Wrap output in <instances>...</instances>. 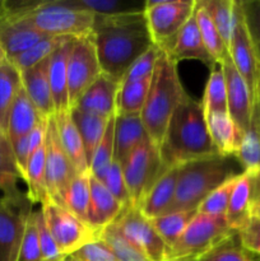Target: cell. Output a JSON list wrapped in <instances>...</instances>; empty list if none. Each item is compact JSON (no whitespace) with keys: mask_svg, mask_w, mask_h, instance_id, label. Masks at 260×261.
<instances>
[{"mask_svg":"<svg viewBox=\"0 0 260 261\" xmlns=\"http://www.w3.org/2000/svg\"><path fill=\"white\" fill-rule=\"evenodd\" d=\"M41 211L51 236L65 256L74 254L76 250L98 237V233L88 224L76 218L65 206L59 205L50 199L41 204Z\"/></svg>","mask_w":260,"mask_h":261,"instance_id":"9","label":"cell"},{"mask_svg":"<svg viewBox=\"0 0 260 261\" xmlns=\"http://www.w3.org/2000/svg\"><path fill=\"white\" fill-rule=\"evenodd\" d=\"M71 256L79 261H117L112 250L99 237L76 250Z\"/></svg>","mask_w":260,"mask_h":261,"instance_id":"49","label":"cell"},{"mask_svg":"<svg viewBox=\"0 0 260 261\" xmlns=\"http://www.w3.org/2000/svg\"><path fill=\"white\" fill-rule=\"evenodd\" d=\"M92 38L102 73L117 82L138 58L154 46L144 13L114 18L94 15Z\"/></svg>","mask_w":260,"mask_h":261,"instance_id":"1","label":"cell"},{"mask_svg":"<svg viewBox=\"0 0 260 261\" xmlns=\"http://www.w3.org/2000/svg\"><path fill=\"white\" fill-rule=\"evenodd\" d=\"M13 152H14L15 161H17L18 168H19L20 173H22V180L24 178V173L27 171L28 162L31 158L30 152V140H28V135L20 137L18 139L12 140Z\"/></svg>","mask_w":260,"mask_h":261,"instance_id":"52","label":"cell"},{"mask_svg":"<svg viewBox=\"0 0 260 261\" xmlns=\"http://www.w3.org/2000/svg\"><path fill=\"white\" fill-rule=\"evenodd\" d=\"M24 14L46 36L81 38L92 35L93 31V13L78 7L71 0L25 4Z\"/></svg>","mask_w":260,"mask_h":261,"instance_id":"5","label":"cell"},{"mask_svg":"<svg viewBox=\"0 0 260 261\" xmlns=\"http://www.w3.org/2000/svg\"><path fill=\"white\" fill-rule=\"evenodd\" d=\"M22 88V73L17 66L10 61L0 66V132L5 134L10 109Z\"/></svg>","mask_w":260,"mask_h":261,"instance_id":"29","label":"cell"},{"mask_svg":"<svg viewBox=\"0 0 260 261\" xmlns=\"http://www.w3.org/2000/svg\"><path fill=\"white\" fill-rule=\"evenodd\" d=\"M152 76L137 82H120L116 101V115L140 116L144 109Z\"/></svg>","mask_w":260,"mask_h":261,"instance_id":"32","label":"cell"},{"mask_svg":"<svg viewBox=\"0 0 260 261\" xmlns=\"http://www.w3.org/2000/svg\"><path fill=\"white\" fill-rule=\"evenodd\" d=\"M121 168L134 208H139L152 186L166 171L161 160L160 148L152 140L135 148L122 161Z\"/></svg>","mask_w":260,"mask_h":261,"instance_id":"7","label":"cell"},{"mask_svg":"<svg viewBox=\"0 0 260 261\" xmlns=\"http://www.w3.org/2000/svg\"><path fill=\"white\" fill-rule=\"evenodd\" d=\"M119 87L120 82L102 73L99 78L82 94L74 109L110 119L116 115Z\"/></svg>","mask_w":260,"mask_h":261,"instance_id":"18","label":"cell"},{"mask_svg":"<svg viewBox=\"0 0 260 261\" xmlns=\"http://www.w3.org/2000/svg\"><path fill=\"white\" fill-rule=\"evenodd\" d=\"M163 51H166L168 56L177 64L183 60H198L211 69L217 65L216 60L212 58L201 40L194 15L181 28L172 43Z\"/></svg>","mask_w":260,"mask_h":261,"instance_id":"17","label":"cell"},{"mask_svg":"<svg viewBox=\"0 0 260 261\" xmlns=\"http://www.w3.org/2000/svg\"><path fill=\"white\" fill-rule=\"evenodd\" d=\"M102 182L124 208L132 206V199H130L129 190H127L126 182H125L121 163L119 161L114 160Z\"/></svg>","mask_w":260,"mask_h":261,"instance_id":"45","label":"cell"},{"mask_svg":"<svg viewBox=\"0 0 260 261\" xmlns=\"http://www.w3.org/2000/svg\"><path fill=\"white\" fill-rule=\"evenodd\" d=\"M160 153L166 170L219 155L209 137L200 101L188 94L181 102L166 127Z\"/></svg>","mask_w":260,"mask_h":261,"instance_id":"2","label":"cell"},{"mask_svg":"<svg viewBox=\"0 0 260 261\" xmlns=\"http://www.w3.org/2000/svg\"><path fill=\"white\" fill-rule=\"evenodd\" d=\"M219 65L222 66L224 79H226L227 111L232 120L245 133L249 129L255 110L251 94L242 76L235 68L229 56Z\"/></svg>","mask_w":260,"mask_h":261,"instance_id":"16","label":"cell"},{"mask_svg":"<svg viewBox=\"0 0 260 261\" xmlns=\"http://www.w3.org/2000/svg\"><path fill=\"white\" fill-rule=\"evenodd\" d=\"M46 120L47 119L41 116L38 110L36 109L24 89L22 88L10 109L9 117H8V138L12 142L18 138L28 135L35 127L45 122Z\"/></svg>","mask_w":260,"mask_h":261,"instance_id":"27","label":"cell"},{"mask_svg":"<svg viewBox=\"0 0 260 261\" xmlns=\"http://www.w3.org/2000/svg\"><path fill=\"white\" fill-rule=\"evenodd\" d=\"M9 61V58H8L7 53H5L4 47H3V45L0 43V66L4 65L5 63H8Z\"/></svg>","mask_w":260,"mask_h":261,"instance_id":"54","label":"cell"},{"mask_svg":"<svg viewBox=\"0 0 260 261\" xmlns=\"http://www.w3.org/2000/svg\"><path fill=\"white\" fill-rule=\"evenodd\" d=\"M251 214L260 217V173L256 175V182H255V195L252 201Z\"/></svg>","mask_w":260,"mask_h":261,"instance_id":"53","label":"cell"},{"mask_svg":"<svg viewBox=\"0 0 260 261\" xmlns=\"http://www.w3.org/2000/svg\"><path fill=\"white\" fill-rule=\"evenodd\" d=\"M194 17H195L201 40H203L205 47L208 48L209 54L216 60L217 64H222L229 56L228 48L224 45L221 35L217 31L216 25L213 24L211 17L208 15V13H206L205 8L203 7L200 0L196 2Z\"/></svg>","mask_w":260,"mask_h":261,"instance_id":"36","label":"cell"},{"mask_svg":"<svg viewBox=\"0 0 260 261\" xmlns=\"http://www.w3.org/2000/svg\"><path fill=\"white\" fill-rule=\"evenodd\" d=\"M160 51V47H157L155 45L152 46L147 53L143 54L140 58H138L132 64L121 82H137L150 78L153 75V71H154Z\"/></svg>","mask_w":260,"mask_h":261,"instance_id":"46","label":"cell"},{"mask_svg":"<svg viewBox=\"0 0 260 261\" xmlns=\"http://www.w3.org/2000/svg\"><path fill=\"white\" fill-rule=\"evenodd\" d=\"M23 181L27 185L25 194L33 204H43L50 199L46 189L45 143L31 155Z\"/></svg>","mask_w":260,"mask_h":261,"instance_id":"34","label":"cell"},{"mask_svg":"<svg viewBox=\"0 0 260 261\" xmlns=\"http://www.w3.org/2000/svg\"><path fill=\"white\" fill-rule=\"evenodd\" d=\"M98 237L112 250L117 261H152L137 246L127 241L114 224L99 232Z\"/></svg>","mask_w":260,"mask_h":261,"instance_id":"42","label":"cell"},{"mask_svg":"<svg viewBox=\"0 0 260 261\" xmlns=\"http://www.w3.org/2000/svg\"><path fill=\"white\" fill-rule=\"evenodd\" d=\"M33 203L27 194L0 198V261H19L20 247Z\"/></svg>","mask_w":260,"mask_h":261,"instance_id":"10","label":"cell"},{"mask_svg":"<svg viewBox=\"0 0 260 261\" xmlns=\"http://www.w3.org/2000/svg\"><path fill=\"white\" fill-rule=\"evenodd\" d=\"M54 119H55L56 129H58L61 145H63L64 150L68 154L69 160L71 161V163L75 167L76 172H88L89 165L88 161H87L86 149H84L81 134H79L78 129L74 124L71 110L56 112L54 115Z\"/></svg>","mask_w":260,"mask_h":261,"instance_id":"25","label":"cell"},{"mask_svg":"<svg viewBox=\"0 0 260 261\" xmlns=\"http://www.w3.org/2000/svg\"><path fill=\"white\" fill-rule=\"evenodd\" d=\"M71 38L73 37H53V36H48V37L43 38L42 41L36 43L35 46H32L30 50L24 51V53L15 56L14 59L9 61L17 66L18 70L24 71L40 64L41 61L50 58L60 46H63L64 43L68 42Z\"/></svg>","mask_w":260,"mask_h":261,"instance_id":"40","label":"cell"},{"mask_svg":"<svg viewBox=\"0 0 260 261\" xmlns=\"http://www.w3.org/2000/svg\"><path fill=\"white\" fill-rule=\"evenodd\" d=\"M198 0H145L144 18L153 43L166 50L195 12Z\"/></svg>","mask_w":260,"mask_h":261,"instance_id":"8","label":"cell"},{"mask_svg":"<svg viewBox=\"0 0 260 261\" xmlns=\"http://www.w3.org/2000/svg\"><path fill=\"white\" fill-rule=\"evenodd\" d=\"M240 175L228 178L221 186H218L216 190L212 191L211 195L206 196L205 200L199 205L198 213L209 217H224L226 218V213L227 209H228V203L229 199H231L232 190H233Z\"/></svg>","mask_w":260,"mask_h":261,"instance_id":"43","label":"cell"},{"mask_svg":"<svg viewBox=\"0 0 260 261\" xmlns=\"http://www.w3.org/2000/svg\"><path fill=\"white\" fill-rule=\"evenodd\" d=\"M45 175L48 198L63 205L64 194L78 172L61 145L54 116L48 117L46 122Z\"/></svg>","mask_w":260,"mask_h":261,"instance_id":"12","label":"cell"},{"mask_svg":"<svg viewBox=\"0 0 260 261\" xmlns=\"http://www.w3.org/2000/svg\"><path fill=\"white\" fill-rule=\"evenodd\" d=\"M227 48L236 23L237 0H200Z\"/></svg>","mask_w":260,"mask_h":261,"instance_id":"35","label":"cell"},{"mask_svg":"<svg viewBox=\"0 0 260 261\" xmlns=\"http://www.w3.org/2000/svg\"><path fill=\"white\" fill-rule=\"evenodd\" d=\"M186 96L188 93L178 75L177 63L173 61L166 51L161 50L144 109L140 114V119L150 140L158 148L173 112Z\"/></svg>","mask_w":260,"mask_h":261,"instance_id":"3","label":"cell"},{"mask_svg":"<svg viewBox=\"0 0 260 261\" xmlns=\"http://www.w3.org/2000/svg\"><path fill=\"white\" fill-rule=\"evenodd\" d=\"M48 63L50 58L41 61L31 69L20 71L23 89L38 110L41 116L45 119L55 115V103H54L53 91L48 81Z\"/></svg>","mask_w":260,"mask_h":261,"instance_id":"20","label":"cell"},{"mask_svg":"<svg viewBox=\"0 0 260 261\" xmlns=\"http://www.w3.org/2000/svg\"><path fill=\"white\" fill-rule=\"evenodd\" d=\"M241 8L247 30L260 55V0H242Z\"/></svg>","mask_w":260,"mask_h":261,"instance_id":"51","label":"cell"},{"mask_svg":"<svg viewBox=\"0 0 260 261\" xmlns=\"http://www.w3.org/2000/svg\"><path fill=\"white\" fill-rule=\"evenodd\" d=\"M89 200H91V171L78 173L69 184L64 194L63 206H65L82 222L88 224L87 214H88Z\"/></svg>","mask_w":260,"mask_h":261,"instance_id":"33","label":"cell"},{"mask_svg":"<svg viewBox=\"0 0 260 261\" xmlns=\"http://www.w3.org/2000/svg\"><path fill=\"white\" fill-rule=\"evenodd\" d=\"M257 173L260 172L244 171L239 176L236 185L232 190L228 209L226 213V221L235 232L239 231L246 223L247 219L251 217Z\"/></svg>","mask_w":260,"mask_h":261,"instance_id":"21","label":"cell"},{"mask_svg":"<svg viewBox=\"0 0 260 261\" xmlns=\"http://www.w3.org/2000/svg\"><path fill=\"white\" fill-rule=\"evenodd\" d=\"M73 41L74 38L69 40L50 56L48 81H50L51 91H53L55 114L71 110L68 93V58Z\"/></svg>","mask_w":260,"mask_h":261,"instance_id":"26","label":"cell"},{"mask_svg":"<svg viewBox=\"0 0 260 261\" xmlns=\"http://www.w3.org/2000/svg\"><path fill=\"white\" fill-rule=\"evenodd\" d=\"M24 5L0 4V43L9 60L48 37L28 20L24 14Z\"/></svg>","mask_w":260,"mask_h":261,"instance_id":"14","label":"cell"},{"mask_svg":"<svg viewBox=\"0 0 260 261\" xmlns=\"http://www.w3.org/2000/svg\"><path fill=\"white\" fill-rule=\"evenodd\" d=\"M124 209L105 184L91 175V200L87 214L88 226L99 234L119 218Z\"/></svg>","mask_w":260,"mask_h":261,"instance_id":"19","label":"cell"},{"mask_svg":"<svg viewBox=\"0 0 260 261\" xmlns=\"http://www.w3.org/2000/svg\"><path fill=\"white\" fill-rule=\"evenodd\" d=\"M196 214H198V211L171 212V213L163 214L149 221L163 242L167 245V249H170L185 232Z\"/></svg>","mask_w":260,"mask_h":261,"instance_id":"38","label":"cell"},{"mask_svg":"<svg viewBox=\"0 0 260 261\" xmlns=\"http://www.w3.org/2000/svg\"><path fill=\"white\" fill-rule=\"evenodd\" d=\"M178 170L180 167H172L162 173L157 182L152 186L148 195L140 204L139 209L143 216L148 219L157 218L168 213L173 200H175L176 186H177Z\"/></svg>","mask_w":260,"mask_h":261,"instance_id":"23","label":"cell"},{"mask_svg":"<svg viewBox=\"0 0 260 261\" xmlns=\"http://www.w3.org/2000/svg\"><path fill=\"white\" fill-rule=\"evenodd\" d=\"M233 158L239 162L242 171L260 172V121L256 109Z\"/></svg>","mask_w":260,"mask_h":261,"instance_id":"30","label":"cell"},{"mask_svg":"<svg viewBox=\"0 0 260 261\" xmlns=\"http://www.w3.org/2000/svg\"><path fill=\"white\" fill-rule=\"evenodd\" d=\"M22 173L18 168L13 152L12 142L5 133L0 132V191L3 196H18L23 194L18 188V180Z\"/></svg>","mask_w":260,"mask_h":261,"instance_id":"31","label":"cell"},{"mask_svg":"<svg viewBox=\"0 0 260 261\" xmlns=\"http://www.w3.org/2000/svg\"><path fill=\"white\" fill-rule=\"evenodd\" d=\"M208 82L203 99L200 101L204 114L209 112H228L227 111V88L223 70L219 64L211 69Z\"/></svg>","mask_w":260,"mask_h":261,"instance_id":"39","label":"cell"},{"mask_svg":"<svg viewBox=\"0 0 260 261\" xmlns=\"http://www.w3.org/2000/svg\"><path fill=\"white\" fill-rule=\"evenodd\" d=\"M19 261H42L35 211L31 213L30 218L27 221V226H25L24 236H23L22 241V247H20Z\"/></svg>","mask_w":260,"mask_h":261,"instance_id":"48","label":"cell"},{"mask_svg":"<svg viewBox=\"0 0 260 261\" xmlns=\"http://www.w3.org/2000/svg\"><path fill=\"white\" fill-rule=\"evenodd\" d=\"M63 261H79V260H76L75 257H73V256H71V255H69V256H66Z\"/></svg>","mask_w":260,"mask_h":261,"instance_id":"55","label":"cell"},{"mask_svg":"<svg viewBox=\"0 0 260 261\" xmlns=\"http://www.w3.org/2000/svg\"><path fill=\"white\" fill-rule=\"evenodd\" d=\"M114 130L115 116H112L110 119L109 125H107V129L103 138H102V140L97 145L96 150H94L91 165H89L91 175L99 181H103L107 171L110 170L112 162H114Z\"/></svg>","mask_w":260,"mask_h":261,"instance_id":"41","label":"cell"},{"mask_svg":"<svg viewBox=\"0 0 260 261\" xmlns=\"http://www.w3.org/2000/svg\"><path fill=\"white\" fill-rule=\"evenodd\" d=\"M256 110H257V115H259V121H260V97H259V101H257Z\"/></svg>","mask_w":260,"mask_h":261,"instance_id":"56","label":"cell"},{"mask_svg":"<svg viewBox=\"0 0 260 261\" xmlns=\"http://www.w3.org/2000/svg\"><path fill=\"white\" fill-rule=\"evenodd\" d=\"M150 140L140 116L115 115L114 160L120 163L143 143Z\"/></svg>","mask_w":260,"mask_h":261,"instance_id":"24","label":"cell"},{"mask_svg":"<svg viewBox=\"0 0 260 261\" xmlns=\"http://www.w3.org/2000/svg\"><path fill=\"white\" fill-rule=\"evenodd\" d=\"M237 236L245 249L260 256V217L251 214L246 223L237 231Z\"/></svg>","mask_w":260,"mask_h":261,"instance_id":"50","label":"cell"},{"mask_svg":"<svg viewBox=\"0 0 260 261\" xmlns=\"http://www.w3.org/2000/svg\"><path fill=\"white\" fill-rule=\"evenodd\" d=\"M228 53L235 68L246 83L251 94L252 105L256 109L260 97V55L247 30L241 2L239 0H237L236 23H235Z\"/></svg>","mask_w":260,"mask_h":261,"instance_id":"11","label":"cell"},{"mask_svg":"<svg viewBox=\"0 0 260 261\" xmlns=\"http://www.w3.org/2000/svg\"><path fill=\"white\" fill-rule=\"evenodd\" d=\"M35 218L38 229V239H40L42 261H63L66 256L61 254L55 240L51 236L50 231H48L47 226H46L45 218H43V214L41 209L35 212Z\"/></svg>","mask_w":260,"mask_h":261,"instance_id":"47","label":"cell"},{"mask_svg":"<svg viewBox=\"0 0 260 261\" xmlns=\"http://www.w3.org/2000/svg\"><path fill=\"white\" fill-rule=\"evenodd\" d=\"M232 160L235 158L214 155L181 166L175 200L168 213L198 211L199 205L211 195L212 191L228 178L244 172L235 167Z\"/></svg>","mask_w":260,"mask_h":261,"instance_id":"4","label":"cell"},{"mask_svg":"<svg viewBox=\"0 0 260 261\" xmlns=\"http://www.w3.org/2000/svg\"><path fill=\"white\" fill-rule=\"evenodd\" d=\"M199 261H260V256L245 249L236 233Z\"/></svg>","mask_w":260,"mask_h":261,"instance_id":"44","label":"cell"},{"mask_svg":"<svg viewBox=\"0 0 260 261\" xmlns=\"http://www.w3.org/2000/svg\"><path fill=\"white\" fill-rule=\"evenodd\" d=\"M71 116H73L74 124L83 140L88 165H91L94 150L103 138L111 117L109 119V117L98 116V115L89 114V112H84L76 109H71Z\"/></svg>","mask_w":260,"mask_h":261,"instance_id":"28","label":"cell"},{"mask_svg":"<svg viewBox=\"0 0 260 261\" xmlns=\"http://www.w3.org/2000/svg\"><path fill=\"white\" fill-rule=\"evenodd\" d=\"M112 224L127 241L137 246L150 260L167 261V245L161 239L149 219L145 218L139 209L134 206L125 208Z\"/></svg>","mask_w":260,"mask_h":261,"instance_id":"15","label":"cell"},{"mask_svg":"<svg viewBox=\"0 0 260 261\" xmlns=\"http://www.w3.org/2000/svg\"><path fill=\"white\" fill-rule=\"evenodd\" d=\"M209 137L222 157H235L241 143L244 132L232 120L228 112L205 114Z\"/></svg>","mask_w":260,"mask_h":261,"instance_id":"22","label":"cell"},{"mask_svg":"<svg viewBox=\"0 0 260 261\" xmlns=\"http://www.w3.org/2000/svg\"><path fill=\"white\" fill-rule=\"evenodd\" d=\"M102 74L92 35L74 38L68 58V93L70 109Z\"/></svg>","mask_w":260,"mask_h":261,"instance_id":"13","label":"cell"},{"mask_svg":"<svg viewBox=\"0 0 260 261\" xmlns=\"http://www.w3.org/2000/svg\"><path fill=\"white\" fill-rule=\"evenodd\" d=\"M96 17L114 18L144 13L145 2L140 0H71Z\"/></svg>","mask_w":260,"mask_h":261,"instance_id":"37","label":"cell"},{"mask_svg":"<svg viewBox=\"0 0 260 261\" xmlns=\"http://www.w3.org/2000/svg\"><path fill=\"white\" fill-rule=\"evenodd\" d=\"M236 233L224 217L198 213L180 239L168 249L167 261H199Z\"/></svg>","mask_w":260,"mask_h":261,"instance_id":"6","label":"cell"}]
</instances>
